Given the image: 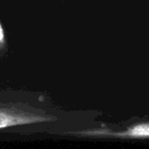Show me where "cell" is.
<instances>
[{"label":"cell","instance_id":"obj_1","mask_svg":"<svg viewBox=\"0 0 149 149\" xmlns=\"http://www.w3.org/2000/svg\"><path fill=\"white\" fill-rule=\"evenodd\" d=\"M52 120H53V118L50 116L0 108V129L23 125L49 122Z\"/></svg>","mask_w":149,"mask_h":149},{"label":"cell","instance_id":"obj_2","mask_svg":"<svg viewBox=\"0 0 149 149\" xmlns=\"http://www.w3.org/2000/svg\"><path fill=\"white\" fill-rule=\"evenodd\" d=\"M78 134L80 136L88 137H113V138H124V139H147L149 136L148 123H140L130 127L125 131L121 132H113L107 129H98V130H88L82 131Z\"/></svg>","mask_w":149,"mask_h":149},{"label":"cell","instance_id":"obj_3","mask_svg":"<svg viewBox=\"0 0 149 149\" xmlns=\"http://www.w3.org/2000/svg\"><path fill=\"white\" fill-rule=\"evenodd\" d=\"M4 44V33H3V29L0 24V45Z\"/></svg>","mask_w":149,"mask_h":149}]
</instances>
